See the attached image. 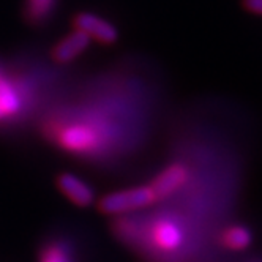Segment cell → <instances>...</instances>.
I'll list each match as a JSON object with an SVG mask.
<instances>
[{
  "mask_svg": "<svg viewBox=\"0 0 262 262\" xmlns=\"http://www.w3.org/2000/svg\"><path fill=\"white\" fill-rule=\"evenodd\" d=\"M57 142L68 152L84 154L100 144V138L95 129L84 123H71L60 128L55 135Z\"/></svg>",
  "mask_w": 262,
  "mask_h": 262,
  "instance_id": "cell-2",
  "label": "cell"
},
{
  "mask_svg": "<svg viewBox=\"0 0 262 262\" xmlns=\"http://www.w3.org/2000/svg\"><path fill=\"white\" fill-rule=\"evenodd\" d=\"M89 45H90L89 36L85 33H82L81 30L74 29L71 33L63 36L60 41L55 43L51 55L57 63H70L73 60H76L89 48Z\"/></svg>",
  "mask_w": 262,
  "mask_h": 262,
  "instance_id": "cell-7",
  "label": "cell"
},
{
  "mask_svg": "<svg viewBox=\"0 0 262 262\" xmlns=\"http://www.w3.org/2000/svg\"><path fill=\"white\" fill-rule=\"evenodd\" d=\"M73 26L76 30H81L85 33L90 40L97 41L100 45H114L119 38L117 29L112 26L109 21H106L104 17H100L93 13H79L74 16Z\"/></svg>",
  "mask_w": 262,
  "mask_h": 262,
  "instance_id": "cell-3",
  "label": "cell"
},
{
  "mask_svg": "<svg viewBox=\"0 0 262 262\" xmlns=\"http://www.w3.org/2000/svg\"><path fill=\"white\" fill-rule=\"evenodd\" d=\"M38 262H73L70 248L62 242H49L43 247Z\"/></svg>",
  "mask_w": 262,
  "mask_h": 262,
  "instance_id": "cell-11",
  "label": "cell"
},
{
  "mask_svg": "<svg viewBox=\"0 0 262 262\" xmlns=\"http://www.w3.org/2000/svg\"><path fill=\"white\" fill-rule=\"evenodd\" d=\"M242 4L247 11L262 16V0H242Z\"/></svg>",
  "mask_w": 262,
  "mask_h": 262,
  "instance_id": "cell-12",
  "label": "cell"
},
{
  "mask_svg": "<svg viewBox=\"0 0 262 262\" xmlns=\"http://www.w3.org/2000/svg\"><path fill=\"white\" fill-rule=\"evenodd\" d=\"M150 240L154 245L164 253H172L185 243V231L174 220H160L150 229Z\"/></svg>",
  "mask_w": 262,
  "mask_h": 262,
  "instance_id": "cell-6",
  "label": "cell"
},
{
  "mask_svg": "<svg viewBox=\"0 0 262 262\" xmlns=\"http://www.w3.org/2000/svg\"><path fill=\"white\" fill-rule=\"evenodd\" d=\"M251 243L253 234L243 224H232L221 234V245L231 251H245Z\"/></svg>",
  "mask_w": 262,
  "mask_h": 262,
  "instance_id": "cell-8",
  "label": "cell"
},
{
  "mask_svg": "<svg viewBox=\"0 0 262 262\" xmlns=\"http://www.w3.org/2000/svg\"><path fill=\"white\" fill-rule=\"evenodd\" d=\"M55 0H26V19L33 24L43 23L52 13Z\"/></svg>",
  "mask_w": 262,
  "mask_h": 262,
  "instance_id": "cell-10",
  "label": "cell"
},
{
  "mask_svg": "<svg viewBox=\"0 0 262 262\" xmlns=\"http://www.w3.org/2000/svg\"><path fill=\"white\" fill-rule=\"evenodd\" d=\"M23 101L17 95L16 89L13 87L11 81L7 78L2 67H0V109L5 112V116H14L21 111Z\"/></svg>",
  "mask_w": 262,
  "mask_h": 262,
  "instance_id": "cell-9",
  "label": "cell"
},
{
  "mask_svg": "<svg viewBox=\"0 0 262 262\" xmlns=\"http://www.w3.org/2000/svg\"><path fill=\"white\" fill-rule=\"evenodd\" d=\"M59 191L74 205H78L81 209L90 207L95 202V191L92 186L79 179L78 176L70 174V172H62L57 176L55 180Z\"/></svg>",
  "mask_w": 262,
  "mask_h": 262,
  "instance_id": "cell-5",
  "label": "cell"
},
{
  "mask_svg": "<svg viewBox=\"0 0 262 262\" xmlns=\"http://www.w3.org/2000/svg\"><path fill=\"white\" fill-rule=\"evenodd\" d=\"M4 119H7V116H5V112L0 109V120H4Z\"/></svg>",
  "mask_w": 262,
  "mask_h": 262,
  "instance_id": "cell-13",
  "label": "cell"
},
{
  "mask_svg": "<svg viewBox=\"0 0 262 262\" xmlns=\"http://www.w3.org/2000/svg\"><path fill=\"white\" fill-rule=\"evenodd\" d=\"M157 201L158 198L155 196L150 185L133 186V188H125L104 194L98 201V210L109 216H120L150 207Z\"/></svg>",
  "mask_w": 262,
  "mask_h": 262,
  "instance_id": "cell-1",
  "label": "cell"
},
{
  "mask_svg": "<svg viewBox=\"0 0 262 262\" xmlns=\"http://www.w3.org/2000/svg\"><path fill=\"white\" fill-rule=\"evenodd\" d=\"M190 171L183 163H171L150 182V188L154 190L158 201L172 196L182 186L188 182Z\"/></svg>",
  "mask_w": 262,
  "mask_h": 262,
  "instance_id": "cell-4",
  "label": "cell"
}]
</instances>
